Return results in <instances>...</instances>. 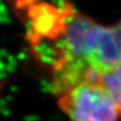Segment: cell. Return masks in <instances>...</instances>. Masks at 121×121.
<instances>
[{
  "mask_svg": "<svg viewBox=\"0 0 121 121\" xmlns=\"http://www.w3.org/2000/svg\"><path fill=\"white\" fill-rule=\"evenodd\" d=\"M51 64L52 94L97 76L116 65L121 57V30L104 25L80 13L63 22L61 38Z\"/></svg>",
  "mask_w": 121,
  "mask_h": 121,
  "instance_id": "1",
  "label": "cell"
},
{
  "mask_svg": "<svg viewBox=\"0 0 121 121\" xmlns=\"http://www.w3.org/2000/svg\"><path fill=\"white\" fill-rule=\"evenodd\" d=\"M95 82L107 91L121 110V57L114 67L99 74Z\"/></svg>",
  "mask_w": 121,
  "mask_h": 121,
  "instance_id": "3",
  "label": "cell"
},
{
  "mask_svg": "<svg viewBox=\"0 0 121 121\" xmlns=\"http://www.w3.org/2000/svg\"><path fill=\"white\" fill-rule=\"evenodd\" d=\"M57 107L72 121H119L121 110L97 82L81 81L55 95Z\"/></svg>",
  "mask_w": 121,
  "mask_h": 121,
  "instance_id": "2",
  "label": "cell"
}]
</instances>
